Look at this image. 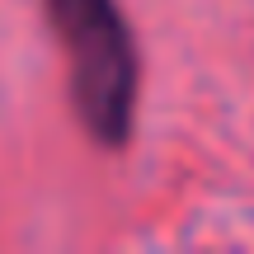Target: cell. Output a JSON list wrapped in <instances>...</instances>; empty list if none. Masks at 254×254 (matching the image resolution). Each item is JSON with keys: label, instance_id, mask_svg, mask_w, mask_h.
I'll use <instances>...</instances> for the list:
<instances>
[{"label": "cell", "instance_id": "1", "mask_svg": "<svg viewBox=\"0 0 254 254\" xmlns=\"http://www.w3.org/2000/svg\"><path fill=\"white\" fill-rule=\"evenodd\" d=\"M66 52V80L80 127L109 151H123L136 127L141 52L118 0H43Z\"/></svg>", "mask_w": 254, "mask_h": 254}]
</instances>
